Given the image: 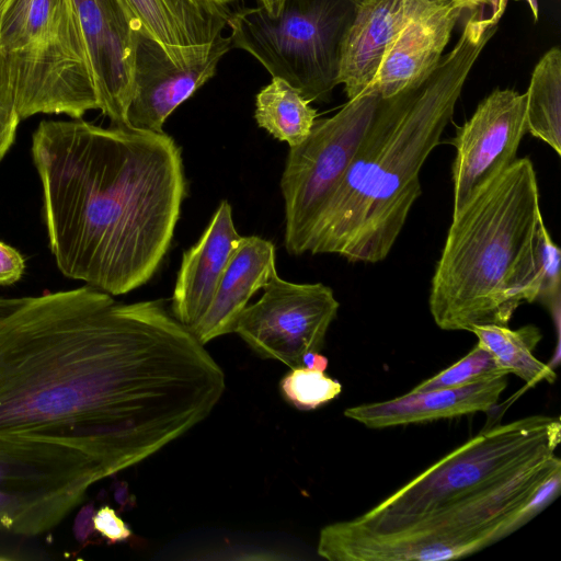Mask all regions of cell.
Wrapping results in <instances>:
<instances>
[{"instance_id": "cell-35", "label": "cell", "mask_w": 561, "mask_h": 561, "mask_svg": "<svg viewBox=\"0 0 561 561\" xmlns=\"http://www.w3.org/2000/svg\"><path fill=\"white\" fill-rule=\"evenodd\" d=\"M216 1H217L218 3H220V4H224V5H227V7H228V4H229V3H232V2H234V1H237V0H216Z\"/></svg>"}, {"instance_id": "cell-11", "label": "cell", "mask_w": 561, "mask_h": 561, "mask_svg": "<svg viewBox=\"0 0 561 561\" xmlns=\"http://www.w3.org/2000/svg\"><path fill=\"white\" fill-rule=\"evenodd\" d=\"M526 96L513 89H495L477 106L450 140L453 215L459 213L515 160L527 133Z\"/></svg>"}, {"instance_id": "cell-15", "label": "cell", "mask_w": 561, "mask_h": 561, "mask_svg": "<svg viewBox=\"0 0 561 561\" xmlns=\"http://www.w3.org/2000/svg\"><path fill=\"white\" fill-rule=\"evenodd\" d=\"M242 236L228 201L219 203L197 242L185 250L171 299L172 316L192 331L207 311Z\"/></svg>"}, {"instance_id": "cell-26", "label": "cell", "mask_w": 561, "mask_h": 561, "mask_svg": "<svg viewBox=\"0 0 561 561\" xmlns=\"http://www.w3.org/2000/svg\"><path fill=\"white\" fill-rule=\"evenodd\" d=\"M4 0H0V12ZM20 117L11 78L0 46V161L14 141Z\"/></svg>"}, {"instance_id": "cell-12", "label": "cell", "mask_w": 561, "mask_h": 561, "mask_svg": "<svg viewBox=\"0 0 561 561\" xmlns=\"http://www.w3.org/2000/svg\"><path fill=\"white\" fill-rule=\"evenodd\" d=\"M83 39L99 110L127 126L139 23L124 0H70Z\"/></svg>"}, {"instance_id": "cell-3", "label": "cell", "mask_w": 561, "mask_h": 561, "mask_svg": "<svg viewBox=\"0 0 561 561\" xmlns=\"http://www.w3.org/2000/svg\"><path fill=\"white\" fill-rule=\"evenodd\" d=\"M504 11L473 9L455 47L424 82L381 99L342 182L310 231L307 252L364 263L388 256L422 194L421 169Z\"/></svg>"}, {"instance_id": "cell-5", "label": "cell", "mask_w": 561, "mask_h": 561, "mask_svg": "<svg viewBox=\"0 0 561 561\" xmlns=\"http://www.w3.org/2000/svg\"><path fill=\"white\" fill-rule=\"evenodd\" d=\"M561 460H537L472 500L396 529L353 537L320 534L317 553L330 561H442L459 559L512 535L560 493Z\"/></svg>"}, {"instance_id": "cell-32", "label": "cell", "mask_w": 561, "mask_h": 561, "mask_svg": "<svg viewBox=\"0 0 561 561\" xmlns=\"http://www.w3.org/2000/svg\"><path fill=\"white\" fill-rule=\"evenodd\" d=\"M515 1H519V0H515ZM524 1H526L528 3L535 20H537V18H538L537 0H524ZM488 2H489V7L492 10H497L501 8H506L508 0H488Z\"/></svg>"}, {"instance_id": "cell-30", "label": "cell", "mask_w": 561, "mask_h": 561, "mask_svg": "<svg viewBox=\"0 0 561 561\" xmlns=\"http://www.w3.org/2000/svg\"><path fill=\"white\" fill-rule=\"evenodd\" d=\"M114 499L123 511L130 510L136 505V497L129 492L125 481H117L114 484Z\"/></svg>"}, {"instance_id": "cell-4", "label": "cell", "mask_w": 561, "mask_h": 561, "mask_svg": "<svg viewBox=\"0 0 561 561\" xmlns=\"http://www.w3.org/2000/svg\"><path fill=\"white\" fill-rule=\"evenodd\" d=\"M542 220L528 157L453 215L431 282L428 306L438 328L507 325L522 304L536 301Z\"/></svg>"}, {"instance_id": "cell-16", "label": "cell", "mask_w": 561, "mask_h": 561, "mask_svg": "<svg viewBox=\"0 0 561 561\" xmlns=\"http://www.w3.org/2000/svg\"><path fill=\"white\" fill-rule=\"evenodd\" d=\"M467 4L448 0L411 21L385 54L374 81L382 98L420 85L435 70Z\"/></svg>"}, {"instance_id": "cell-18", "label": "cell", "mask_w": 561, "mask_h": 561, "mask_svg": "<svg viewBox=\"0 0 561 561\" xmlns=\"http://www.w3.org/2000/svg\"><path fill=\"white\" fill-rule=\"evenodd\" d=\"M506 386L504 376L457 388L410 391L387 401L347 408L344 415L368 428H385L489 412Z\"/></svg>"}, {"instance_id": "cell-1", "label": "cell", "mask_w": 561, "mask_h": 561, "mask_svg": "<svg viewBox=\"0 0 561 561\" xmlns=\"http://www.w3.org/2000/svg\"><path fill=\"white\" fill-rule=\"evenodd\" d=\"M225 374L164 300L0 297V529L55 528L213 411Z\"/></svg>"}, {"instance_id": "cell-13", "label": "cell", "mask_w": 561, "mask_h": 561, "mask_svg": "<svg viewBox=\"0 0 561 561\" xmlns=\"http://www.w3.org/2000/svg\"><path fill=\"white\" fill-rule=\"evenodd\" d=\"M232 48L230 37L218 36L206 58L176 64L164 47L139 28L136 33L133 89L127 127L163 131L167 118L216 73L221 57Z\"/></svg>"}, {"instance_id": "cell-6", "label": "cell", "mask_w": 561, "mask_h": 561, "mask_svg": "<svg viewBox=\"0 0 561 561\" xmlns=\"http://www.w3.org/2000/svg\"><path fill=\"white\" fill-rule=\"evenodd\" d=\"M561 422L529 415L493 426L444 456L379 504L353 519L324 526L335 537L382 534L466 503L522 468L554 455Z\"/></svg>"}, {"instance_id": "cell-23", "label": "cell", "mask_w": 561, "mask_h": 561, "mask_svg": "<svg viewBox=\"0 0 561 561\" xmlns=\"http://www.w3.org/2000/svg\"><path fill=\"white\" fill-rule=\"evenodd\" d=\"M504 376H508V373L496 363L493 355L485 347L477 343L466 356L416 385L411 391L457 388Z\"/></svg>"}, {"instance_id": "cell-34", "label": "cell", "mask_w": 561, "mask_h": 561, "mask_svg": "<svg viewBox=\"0 0 561 561\" xmlns=\"http://www.w3.org/2000/svg\"><path fill=\"white\" fill-rule=\"evenodd\" d=\"M458 1L467 4V7L469 8L470 11H472L476 8L482 7V5L489 7L488 0H458Z\"/></svg>"}, {"instance_id": "cell-31", "label": "cell", "mask_w": 561, "mask_h": 561, "mask_svg": "<svg viewBox=\"0 0 561 561\" xmlns=\"http://www.w3.org/2000/svg\"><path fill=\"white\" fill-rule=\"evenodd\" d=\"M328 358L318 352L311 351L302 356V366L309 369L324 371L328 367Z\"/></svg>"}, {"instance_id": "cell-7", "label": "cell", "mask_w": 561, "mask_h": 561, "mask_svg": "<svg viewBox=\"0 0 561 561\" xmlns=\"http://www.w3.org/2000/svg\"><path fill=\"white\" fill-rule=\"evenodd\" d=\"M0 46L20 119L81 118L99 101L70 0H4Z\"/></svg>"}, {"instance_id": "cell-22", "label": "cell", "mask_w": 561, "mask_h": 561, "mask_svg": "<svg viewBox=\"0 0 561 561\" xmlns=\"http://www.w3.org/2000/svg\"><path fill=\"white\" fill-rule=\"evenodd\" d=\"M254 118L274 138L294 147L311 131L317 111L297 89L283 79L273 78L256 94Z\"/></svg>"}, {"instance_id": "cell-25", "label": "cell", "mask_w": 561, "mask_h": 561, "mask_svg": "<svg viewBox=\"0 0 561 561\" xmlns=\"http://www.w3.org/2000/svg\"><path fill=\"white\" fill-rule=\"evenodd\" d=\"M539 268L536 301L548 308L557 320L560 316L561 251L553 242L543 220L539 227Z\"/></svg>"}, {"instance_id": "cell-28", "label": "cell", "mask_w": 561, "mask_h": 561, "mask_svg": "<svg viewBox=\"0 0 561 561\" xmlns=\"http://www.w3.org/2000/svg\"><path fill=\"white\" fill-rule=\"evenodd\" d=\"M24 270L25 262L21 253L0 241V285L18 282Z\"/></svg>"}, {"instance_id": "cell-9", "label": "cell", "mask_w": 561, "mask_h": 561, "mask_svg": "<svg viewBox=\"0 0 561 561\" xmlns=\"http://www.w3.org/2000/svg\"><path fill=\"white\" fill-rule=\"evenodd\" d=\"M381 99L368 87L333 116L316 119L307 138L289 147L280 179L289 254L307 252L310 231L342 182Z\"/></svg>"}, {"instance_id": "cell-21", "label": "cell", "mask_w": 561, "mask_h": 561, "mask_svg": "<svg viewBox=\"0 0 561 561\" xmlns=\"http://www.w3.org/2000/svg\"><path fill=\"white\" fill-rule=\"evenodd\" d=\"M527 131L561 154V50L549 49L536 65L525 93Z\"/></svg>"}, {"instance_id": "cell-10", "label": "cell", "mask_w": 561, "mask_h": 561, "mask_svg": "<svg viewBox=\"0 0 561 561\" xmlns=\"http://www.w3.org/2000/svg\"><path fill=\"white\" fill-rule=\"evenodd\" d=\"M340 304L322 284H298L275 274L262 297L241 313L234 331L255 353L290 368L302 366V356L318 352Z\"/></svg>"}, {"instance_id": "cell-24", "label": "cell", "mask_w": 561, "mask_h": 561, "mask_svg": "<svg viewBox=\"0 0 561 561\" xmlns=\"http://www.w3.org/2000/svg\"><path fill=\"white\" fill-rule=\"evenodd\" d=\"M284 399L299 410L319 408L342 392V385L324 371L304 366L291 368L279 383Z\"/></svg>"}, {"instance_id": "cell-17", "label": "cell", "mask_w": 561, "mask_h": 561, "mask_svg": "<svg viewBox=\"0 0 561 561\" xmlns=\"http://www.w3.org/2000/svg\"><path fill=\"white\" fill-rule=\"evenodd\" d=\"M140 28L180 65L202 60L231 11L216 0H124Z\"/></svg>"}, {"instance_id": "cell-20", "label": "cell", "mask_w": 561, "mask_h": 561, "mask_svg": "<svg viewBox=\"0 0 561 561\" xmlns=\"http://www.w3.org/2000/svg\"><path fill=\"white\" fill-rule=\"evenodd\" d=\"M470 332L476 334L478 343L485 347L496 363L508 374H514L529 387L541 381L553 383L557 374L553 368L537 359L533 351L540 342V330L528 324L517 330L507 325H474Z\"/></svg>"}, {"instance_id": "cell-19", "label": "cell", "mask_w": 561, "mask_h": 561, "mask_svg": "<svg viewBox=\"0 0 561 561\" xmlns=\"http://www.w3.org/2000/svg\"><path fill=\"white\" fill-rule=\"evenodd\" d=\"M275 262L271 241L257 236L242 237L207 311L191 331L203 345L234 331L252 296L277 274Z\"/></svg>"}, {"instance_id": "cell-2", "label": "cell", "mask_w": 561, "mask_h": 561, "mask_svg": "<svg viewBox=\"0 0 561 561\" xmlns=\"http://www.w3.org/2000/svg\"><path fill=\"white\" fill-rule=\"evenodd\" d=\"M32 158L58 270L113 296L145 285L186 196L181 148L164 131L42 121Z\"/></svg>"}, {"instance_id": "cell-14", "label": "cell", "mask_w": 561, "mask_h": 561, "mask_svg": "<svg viewBox=\"0 0 561 561\" xmlns=\"http://www.w3.org/2000/svg\"><path fill=\"white\" fill-rule=\"evenodd\" d=\"M448 0H363L347 34L339 76L348 100L374 81L388 48L413 20Z\"/></svg>"}, {"instance_id": "cell-8", "label": "cell", "mask_w": 561, "mask_h": 561, "mask_svg": "<svg viewBox=\"0 0 561 561\" xmlns=\"http://www.w3.org/2000/svg\"><path fill=\"white\" fill-rule=\"evenodd\" d=\"M363 0H285L271 16L263 8L231 12L232 48L250 53L272 78L311 102H325L339 84L344 44Z\"/></svg>"}, {"instance_id": "cell-27", "label": "cell", "mask_w": 561, "mask_h": 561, "mask_svg": "<svg viewBox=\"0 0 561 561\" xmlns=\"http://www.w3.org/2000/svg\"><path fill=\"white\" fill-rule=\"evenodd\" d=\"M94 530L110 545L125 541L131 537L127 524L108 505L101 506L93 516Z\"/></svg>"}, {"instance_id": "cell-29", "label": "cell", "mask_w": 561, "mask_h": 561, "mask_svg": "<svg viewBox=\"0 0 561 561\" xmlns=\"http://www.w3.org/2000/svg\"><path fill=\"white\" fill-rule=\"evenodd\" d=\"M95 508L93 503L83 506L77 515L75 520V535L77 540L84 541L94 531L93 516Z\"/></svg>"}, {"instance_id": "cell-33", "label": "cell", "mask_w": 561, "mask_h": 561, "mask_svg": "<svg viewBox=\"0 0 561 561\" xmlns=\"http://www.w3.org/2000/svg\"><path fill=\"white\" fill-rule=\"evenodd\" d=\"M285 0H256L257 5L263 8L271 16H276Z\"/></svg>"}]
</instances>
